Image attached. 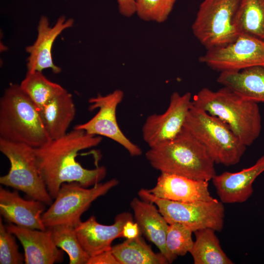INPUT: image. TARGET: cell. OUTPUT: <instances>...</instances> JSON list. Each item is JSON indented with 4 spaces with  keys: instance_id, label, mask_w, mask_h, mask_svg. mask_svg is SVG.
Returning a JSON list of instances; mask_svg holds the SVG:
<instances>
[{
    "instance_id": "cell-1",
    "label": "cell",
    "mask_w": 264,
    "mask_h": 264,
    "mask_svg": "<svg viewBox=\"0 0 264 264\" xmlns=\"http://www.w3.org/2000/svg\"><path fill=\"white\" fill-rule=\"evenodd\" d=\"M102 140V136L74 129L59 138L34 148L39 172L53 199L64 183L77 182L88 187L105 178L107 170L104 166L87 169L76 159L79 152L96 147Z\"/></svg>"
},
{
    "instance_id": "cell-2",
    "label": "cell",
    "mask_w": 264,
    "mask_h": 264,
    "mask_svg": "<svg viewBox=\"0 0 264 264\" xmlns=\"http://www.w3.org/2000/svg\"><path fill=\"white\" fill-rule=\"evenodd\" d=\"M145 156L161 173L208 181L216 175L215 163L205 148L184 128L172 140L150 148Z\"/></svg>"
},
{
    "instance_id": "cell-3",
    "label": "cell",
    "mask_w": 264,
    "mask_h": 264,
    "mask_svg": "<svg viewBox=\"0 0 264 264\" xmlns=\"http://www.w3.org/2000/svg\"><path fill=\"white\" fill-rule=\"evenodd\" d=\"M192 105L226 123L246 147L260 134L262 119L258 104L243 99L227 87L216 91L202 88L193 97Z\"/></svg>"
},
{
    "instance_id": "cell-4",
    "label": "cell",
    "mask_w": 264,
    "mask_h": 264,
    "mask_svg": "<svg viewBox=\"0 0 264 264\" xmlns=\"http://www.w3.org/2000/svg\"><path fill=\"white\" fill-rule=\"evenodd\" d=\"M0 138L34 148L51 140L38 110L17 84L10 85L0 99Z\"/></svg>"
},
{
    "instance_id": "cell-5",
    "label": "cell",
    "mask_w": 264,
    "mask_h": 264,
    "mask_svg": "<svg viewBox=\"0 0 264 264\" xmlns=\"http://www.w3.org/2000/svg\"><path fill=\"white\" fill-rule=\"evenodd\" d=\"M183 128L205 148L215 164L236 165L246 150L226 123L193 105Z\"/></svg>"
},
{
    "instance_id": "cell-6",
    "label": "cell",
    "mask_w": 264,
    "mask_h": 264,
    "mask_svg": "<svg viewBox=\"0 0 264 264\" xmlns=\"http://www.w3.org/2000/svg\"><path fill=\"white\" fill-rule=\"evenodd\" d=\"M0 151L10 163L8 173L0 177V183L21 191L32 199L51 205L53 198L39 172L34 148L0 138Z\"/></svg>"
},
{
    "instance_id": "cell-7",
    "label": "cell",
    "mask_w": 264,
    "mask_h": 264,
    "mask_svg": "<svg viewBox=\"0 0 264 264\" xmlns=\"http://www.w3.org/2000/svg\"><path fill=\"white\" fill-rule=\"evenodd\" d=\"M141 199L155 205L169 224L178 222L190 228L193 232L204 228L222 230L225 210L223 203L216 198L207 201L180 202L156 197L147 189L138 193Z\"/></svg>"
},
{
    "instance_id": "cell-8",
    "label": "cell",
    "mask_w": 264,
    "mask_h": 264,
    "mask_svg": "<svg viewBox=\"0 0 264 264\" xmlns=\"http://www.w3.org/2000/svg\"><path fill=\"white\" fill-rule=\"evenodd\" d=\"M118 184L115 178L98 183L91 188L83 187L77 182L63 183L54 201L42 215L44 224L47 228L61 224L75 227L81 221L82 215L92 202Z\"/></svg>"
},
{
    "instance_id": "cell-9",
    "label": "cell",
    "mask_w": 264,
    "mask_h": 264,
    "mask_svg": "<svg viewBox=\"0 0 264 264\" xmlns=\"http://www.w3.org/2000/svg\"><path fill=\"white\" fill-rule=\"evenodd\" d=\"M240 0H203L199 5L192 29L206 49L225 45L239 36L234 18Z\"/></svg>"
},
{
    "instance_id": "cell-10",
    "label": "cell",
    "mask_w": 264,
    "mask_h": 264,
    "mask_svg": "<svg viewBox=\"0 0 264 264\" xmlns=\"http://www.w3.org/2000/svg\"><path fill=\"white\" fill-rule=\"evenodd\" d=\"M199 61L220 72L264 66V41L239 34L231 43L207 49Z\"/></svg>"
},
{
    "instance_id": "cell-11",
    "label": "cell",
    "mask_w": 264,
    "mask_h": 264,
    "mask_svg": "<svg viewBox=\"0 0 264 264\" xmlns=\"http://www.w3.org/2000/svg\"><path fill=\"white\" fill-rule=\"evenodd\" d=\"M124 95L123 91L117 89L104 96L98 94L90 98L88 100L89 110L98 109V111L89 120L75 125L74 129L109 138L124 147L131 156H137L142 154L141 149L126 137L117 121V108Z\"/></svg>"
},
{
    "instance_id": "cell-12",
    "label": "cell",
    "mask_w": 264,
    "mask_h": 264,
    "mask_svg": "<svg viewBox=\"0 0 264 264\" xmlns=\"http://www.w3.org/2000/svg\"><path fill=\"white\" fill-rule=\"evenodd\" d=\"M192 94L173 92L167 110L161 114L154 113L146 119L142 129L144 141L150 148L156 147L175 138L183 129L192 106Z\"/></svg>"
},
{
    "instance_id": "cell-13",
    "label": "cell",
    "mask_w": 264,
    "mask_h": 264,
    "mask_svg": "<svg viewBox=\"0 0 264 264\" xmlns=\"http://www.w3.org/2000/svg\"><path fill=\"white\" fill-rule=\"evenodd\" d=\"M73 19H66L64 16L50 26L47 18L42 16L38 26V35L35 43L26 47L29 54L27 59V71H41L50 68L55 74L61 71V68L54 63L52 49L57 37L65 29L72 26Z\"/></svg>"
},
{
    "instance_id": "cell-14",
    "label": "cell",
    "mask_w": 264,
    "mask_h": 264,
    "mask_svg": "<svg viewBox=\"0 0 264 264\" xmlns=\"http://www.w3.org/2000/svg\"><path fill=\"white\" fill-rule=\"evenodd\" d=\"M6 228L22 245L26 264H53L62 262L63 250L55 245L50 228L32 229L13 223H9Z\"/></svg>"
},
{
    "instance_id": "cell-15",
    "label": "cell",
    "mask_w": 264,
    "mask_h": 264,
    "mask_svg": "<svg viewBox=\"0 0 264 264\" xmlns=\"http://www.w3.org/2000/svg\"><path fill=\"white\" fill-rule=\"evenodd\" d=\"M132 220L127 212L117 215L111 225L99 223L92 216L85 221H81L75 227L78 240L90 257L111 248L113 240L123 238L122 232L126 222Z\"/></svg>"
},
{
    "instance_id": "cell-16",
    "label": "cell",
    "mask_w": 264,
    "mask_h": 264,
    "mask_svg": "<svg viewBox=\"0 0 264 264\" xmlns=\"http://www.w3.org/2000/svg\"><path fill=\"white\" fill-rule=\"evenodd\" d=\"M264 172V155L252 166L240 171L224 172L212 178L217 193L223 203H243L253 193L252 184Z\"/></svg>"
},
{
    "instance_id": "cell-17",
    "label": "cell",
    "mask_w": 264,
    "mask_h": 264,
    "mask_svg": "<svg viewBox=\"0 0 264 264\" xmlns=\"http://www.w3.org/2000/svg\"><path fill=\"white\" fill-rule=\"evenodd\" d=\"M44 204L39 200L25 199L18 191L0 188V213L9 223L32 229H46L42 218Z\"/></svg>"
},
{
    "instance_id": "cell-18",
    "label": "cell",
    "mask_w": 264,
    "mask_h": 264,
    "mask_svg": "<svg viewBox=\"0 0 264 264\" xmlns=\"http://www.w3.org/2000/svg\"><path fill=\"white\" fill-rule=\"evenodd\" d=\"M208 181L161 173L156 185L147 191L162 198L180 202L211 200Z\"/></svg>"
},
{
    "instance_id": "cell-19",
    "label": "cell",
    "mask_w": 264,
    "mask_h": 264,
    "mask_svg": "<svg viewBox=\"0 0 264 264\" xmlns=\"http://www.w3.org/2000/svg\"><path fill=\"white\" fill-rule=\"evenodd\" d=\"M130 204L141 234L156 245L166 257L169 264L172 263L166 246L169 223L164 217L152 202L135 198Z\"/></svg>"
},
{
    "instance_id": "cell-20",
    "label": "cell",
    "mask_w": 264,
    "mask_h": 264,
    "mask_svg": "<svg viewBox=\"0 0 264 264\" xmlns=\"http://www.w3.org/2000/svg\"><path fill=\"white\" fill-rule=\"evenodd\" d=\"M39 111L48 136L53 140L67 132L74 118L76 109L72 95L65 90L50 100Z\"/></svg>"
},
{
    "instance_id": "cell-21",
    "label": "cell",
    "mask_w": 264,
    "mask_h": 264,
    "mask_svg": "<svg viewBox=\"0 0 264 264\" xmlns=\"http://www.w3.org/2000/svg\"><path fill=\"white\" fill-rule=\"evenodd\" d=\"M217 82L243 99L257 104L264 103V66L221 72Z\"/></svg>"
},
{
    "instance_id": "cell-22",
    "label": "cell",
    "mask_w": 264,
    "mask_h": 264,
    "mask_svg": "<svg viewBox=\"0 0 264 264\" xmlns=\"http://www.w3.org/2000/svg\"><path fill=\"white\" fill-rule=\"evenodd\" d=\"M111 249L120 264H169L166 257L160 252L155 253L140 235L127 239Z\"/></svg>"
},
{
    "instance_id": "cell-23",
    "label": "cell",
    "mask_w": 264,
    "mask_h": 264,
    "mask_svg": "<svg viewBox=\"0 0 264 264\" xmlns=\"http://www.w3.org/2000/svg\"><path fill=\"white\" fill-rule=\"evenodd\" d=\"M211 228L195 231L196 241L190 251L195 264H233L221 247L220 241Z\"/></svg>"
},
{
    "instance_id": "cell-24",
    "label": "cell",
    "mask_w": 264,
    "mask_h": 264,
    "mask_svg": "<svg viewBox=\"0 0 264 264\" xmlns=\"http://www.w3.org/2000/svg\"><path fill=\"white\" fill-rule=\"evenodd\" d=\"M234 22L239 34L264 41V0H240Z\"/></svg>"
},
{
    "instance_id": "cell-25",
    "label": "cell",
    "mask_w": 264,
    "mask_h": 264,
    "mask_svg": "<svg viewBox=\"0 0 264 264\" xmlns=\"http://www.w3.org/2000/svg\"><path fill=\"white\" fill-rule=\"evenodd\" d=\"M20 86L38 110L66 90L61 85L47 79L41 71H27Z\"/></svg>"
},
{
    "instance_id": "cell-26",
    "label": "cell",
    "mask_w": 264,
    "mask_h": 264,
    "mask_svg": "<svg viewBox=\"0 0 264 264\" xmlns=\"http://www.w3.org/2000/svg\"><path fill=\"white\" fill-rule=\"evenodd\" d=\"M48 228L51 230L55 245L68 255L69 264H87L90 256L81 245L74 226L61 224Z\"/></svg>"
},
{
    "instance_id": "cell-27",
    "label": "cell",
    "mask_w": 264,
    "mask_h": 264,
    "mask_svg": "<svg viewBox=\"0 0 264 264\" xmlns=\"http://www.w3.org/2000/svg\"><path fill=\"white\" fill-rule=\"evenodd\" d=\"M192 230L185 225L175 222L169 224L166 246L172 262L178 257L190 252L194 244Z\"/></svg>"
},
{
    "instance_id": "cell-28",
    "label": "cell",
    "mask_w": 264,
    "mask_h": 264,
    "mask_svg": "<svg viewBox=\"0 0 264 264\" xmlns=\"http://www.w3.org/2000/svg\"><path fill=\"white\" fill-rule=\"evenodd\" d=\"M177 0H137L136 14L145 21L164 22Z\"/></svg>"
},
{
    "instance_id": "cell-29",
    "label": "cell",
    "mask_w": 264,
    "mask_h": 264,
    "mask_svg": "<svg viewBox=\"0 0 264 264\" xmlns=\"http://www.w3.org/2000/svg\"><path fill=\"white\" fill-rule=\"evenodd\" d=\"M15 236L6 228L0 219V264H22L24 258L19 251Z\"/></svg>"
},
{
    "instance_id": "cell-30",
    "label": "cell",
    "mask_w": 264,
    "mask_h": 264,
    "mask_svg": "<svg viewBox=\"0 0 264 264\" xmlns=\"http://www.w3.org/2000/svg\"><path fill=\"white\" fill-rule=\"evenodd\" d=\"M111 248L90 257L87 264H120Z\"/></svg>"
},
{
    "instance_id": "cell-31",
    "label": "cell",
    "mask_w": 264,
    "mask_h": 264,
    "mask_svg": "<svg viewBox=\"0 0 264 264\" xmlns=\"http://www.w3.org/2000/svg\"><path fill=\"white\" fill-rule=\"evenodd\" d=\"M120 13L130 17L136 13L137 0H117Z\"/></svg>"
},
{
    "instance_id": "cell-32",
    "label": "cell",
    "mask_w": 264,
    "mask_h": 264,
    "mask_svg": "<svg viewBox=\"0 0 264 264\" xmlns=\"http://www.w3.org/2000/svg\"><path fill=\"white\" fill-rule=\"evenodd\" d=\"M141 234V232L137 222L133 220H129L125 224L122 232L123 238L132 239Z\"/></svg>"
},
{
    "instance_id": "cell-33",
    "label": "cell",
    "mask_w": 264,
    "mask_h": 264,
    "mask_svg": "<svg viewBox=\"0 0 264 264\" xmlns=\"http://www.w3.org/2000/svg\"></svg>"
}]
</instances>
